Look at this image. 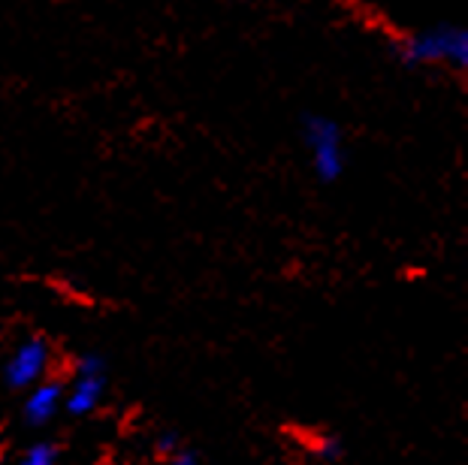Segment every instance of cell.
<instances>
[{
  "label": "cell",
  "instance_id": "6da1fadb",
  "mask_svg": "<svg viewBox=\"0 0 468 465\" xmlns=\"http://www.w3.org/2000/svg\"><path fill=\"white\" fill-rule=\"evenodd\" d=\"M408 67H468V31L460 25H435L408 37L399 48Z\"/></svg>",
  "mask_w": 468,
  "mask_h": 465
},
{
  "label": "cell",
  "instance_id": "7a4b0ae2",
  "mask_svg": "<svg viewBox=\"0 0 468 465\" xmlns=\"http://www.w3.org/2000/svg\"><path fill=\"white\" fill-rule=\"evenodd\" d=\"M303 145L312 161V170L321 182H338L347 166V145L342 124L330 115H305L303 118Z\"/></svg>",
  "mask_w": 468,
  "mask_h": 465
},
{
  "label": "cell",
  "instance_id": "3957f363",
  "mask_svg": "<svg viewBox=\"0 0 468 465\" xmlns=\"http://www.w3.org/2000/svg\"><path fill=\"white\" fill-rule=\"evenodd\" d=\"M52 365V344L43 335H31L9 354L4 363V381L9 390H27L48 375Z\"/></svg>",
  "mask_w": 468,
  "mask_h": 465
},
{
  "label": "cell",
  "instance_id": "277c9868",
  "mask_svg": "<svg viewBox=\"0 0 468 465\" xmlns=\"http://www.w3.org/2000/svg\"><path fill=\"white\" fill-rule=\"evenodd\" d=\"M64 384L61 381H39L34 387H27L25 405H22V420L31 429L48 427L58 414L64 411Z\"/></svg>",
  "mask_w": 468,
  "mask_h": 465
},
{
  "label": "cell",
  "instance_id": "5b68a950",
  "mask_svg": "<svg viewBox=\"0 0 468 465\" xmlns=\"http://www.w3.org/2000/svg\"><path fill=\"white\" fill-rule=\"evenodd\" d=\"M106 396V375H76V384L64 393V411L69 417H88L101 408Z\"/></svg>",
  "mask_w": 468,
  "mask_h": 465
},
{
  "label": "cell",
  "instance_id": "8992f818",
  "mask_svg": "<svg viewBox=\"0 0 468 465\" xmlns=\"http://www.w3.org/2000/svg\"><path fill=\"white\" fill-rule=\"evenodd\" d=\"M58 457H61V450H58L55 441H34L31 448L25 450L22 462L25 465H58Z\"/></svg>",
  "mask_w": 468,
  "mask_h": 465
},
{
  "label": "cell",
  "instance_id": "52a82bcc",
  "mask_svg": "<svg viewBox=\"0 0 468 465\" xmlns=\"http://www.w3.org/2000/svg\"><path fill=\"white\" fill-rule=\"evenodd\" d=\"M342 453H345V444L338 441L335 435H324V439L314 444V457H317V460H324V462L342 460Z\"/></svg>",
  "mask_w": 468,
  "mask_h": 465
},
{
  "label": "cell",
  "instance_id": "ba28073f",
  "mask_svg": "<svg viewBox=\"0 0 468 465\" xmlns=\"http://www.w3.org/2000/svg\"><path fill=\"white\" fill-rule=\"evenodd\" d=\"M178 448H182V439H178V432H173V429H166L154 439V453L161 460H169Z\"/></svg>",
  "mask_w": 468,
  "mask_h": 465
},
{
  "label": "cell",
  "instance_id": "9c48e42d",
  "mask_svg": "<svg viewBox=\"0 0 468 465\" xmlns=\"http://www.w3.org/2000/svg\"><path fill=\"white\" fill-rule=\"evenodd\" d=\"M76 375H106V360L101 357V354L88 351V354H82V357H79Z\"/></svg>",
  "mask_w": 468,
  "mask_h": 465
},
{
  "label": "cell",
  "instance_id": "30bf717a",
  "mask_svg": "<svg viewBox=\"0 0 468 465\" xmlns=\"http://www.w3.org/2000/svg\"><path fill=\"white\" fill-rule=\"evenodd\" d=\"M166 462H169V465H203V462H200V453H197V450H187V448H178Z\"/></svg>",
  "mask_w": 468,
  "mask_h": 465
},
{
  "label": "cell",
  "instance_id": "8fae6325",
  "mask_svg": "<svg viewBox=\"0 0 468 465\" xmlns=\"http://www.w3.org/2000/svg\"><path fill=\"white\" fill-rule=\"evenodd\" d=\"M9 465H25V462H22V460H18V462H9Z\"/></svg>",
  "mask_w": 468,
  "mask_h": 465
}]
</instances>
